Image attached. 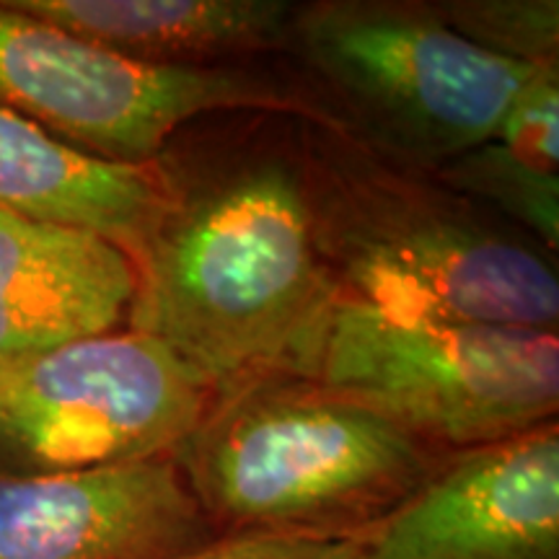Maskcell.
I'll return each instance as SVG.
<instances>
[{"mask_svg":"<svg viewBox=\"0 0 559 559\" xmlns=\"http://www.w3.org/2000/svg\"><path fill=\"white\" fill-rule=\"evenodd\" d=\"M436 177L466 198L498 210L502 218L519 223L544 247L557 249L559 241V169L528 158L489 138L477 148L440 166Z\"/></svg>","mask_w":559,"mask_h":559,"instance_id":"13","label":"cell"},{"mask_svg":"<svg viewBox=\"0 0 559 559\" xmlns=\"http://www.w3.org/2000/svg\"><path fill=\"white\" fill-rule=\"evenodd\" d=\"M443 456L379 412L275 373L215 396L171 461L215 536L362 539Z\"/></svg>","mask_w":559,"mask_h":559,"instance_id":"3","label":"cell"},{"mask_svg":"<svg viewBox=\"0 0 559 559\" xmlns=\"http://www.w3.org/2000/svg\"><path fill=\"white\" fill-rule=\"evenodd\" d=\"M215 402L169 347L107 332L0 362V469L81 472L171 459Z\"/></svg>","mask_w":559,"mask_h":559,"instance_id":"7","label":"cell"},{"mask_svg":"<svg viewBox=\"0 0 559 559\" xmlns=\"http://www.w3.org/2000/svg\"><path fill=\"white\" fill-rule=\"evenodd\" d=\"M362 539L230 534L169 559H360Z\"/></svg>","mask_w":559,"mask_h":559,"instance_id":"15","label":"cell"},{"mask_svg":"<svg viewBox=\"0 0 559 559\" xmlns=\"http://www.w3.org/2000/svg\"><path fill=\"white\" fill-rule=\"evenodd\" d=\"M360 559H559V428L451 451Z\"/></svg>","mask_w":559,"mask_h":559,"instance_id":"8","label":"cell"},{"mask_svg":"<svg viewBox=\"0 0 559 559\" xmlns=\"http://www.w3.org/2000/svg\"><path fill=\"white\" fill-rule=\"evenodd\" d=\"M215 539L171 459L0 469V559H169Z\"/></svg>","mask_w":559,"mask_h":559,"instance_id":"9","label":"cell"},{"mask_svg":"<svg viewBox=\"0 0 559 559\" xmlns=\"http://www.w3.org/2000/svg\"><path fill=\"white\" fill-rule=\"evenodd\" d=\"M298 160L337 298L400 317L557 332L555 262L479 202L373 151L330 109L300 120Z\"/></svg>","mask_w":559,"mask_h":559,"instance_id":"2","label":"cell"},{"mask_svg":"<svg viewBox=\"0 0 559 559\" xmlns=\"http://www.w3.org/2000/svg\"><path fill=\"white\" fill-rule=\"evenodd\" d=\"M164 202L158 158L132 166L86 156L24 117L0 109L3 213L91 230L135 260Z\"/></svg>","mask_w":559,"mask_h":559,"instance_id":"11","label":"cell"},{"mask_svg":"<svg viewBox=\"0 0 559 559\" xmlns=\"http://www.w3.org/2000/svg\"><path fill=\"white\" fill-rule=\"evenodd\" d=\"M290 376L379 412L451 453L555 423L559 337L400 317L334 298Z\"/></svg>","mask_w":559,"mask_h":559,"instance_id":"4","label":"cell"},{"mask_svg":"<svg viewBox=\"0 0 559 559\" xmlns=\"http://www.w3.org/2000/svg\"><path fill=\"white\" fill-rule=\"evenodd\" d=\"M285 50L340 102V122L383 156L438 171L487 143L542 66L464 39L432 3L300 5Z\"/></svg>","mask_w":559,"mask_h":559,"instance_id":"5","label":"cell"},{"mask_svg":"<svg viewBox=\"0 0 559 559\" xmlns=\"http://www.w3.org/2000/svg\"><path fill=\"white\" fill-rule=\"evenodd\" d=\"M124 249L0 210V362L117 332L135 300Z\"/></svg>","mask_w":559,"mask_h":559,"instance_id":"10","label":"cell"},{"mask_svg":"<svg viewBox=\"0 0 559 559\" xmlns=\"http://www.w3.org/2000/svg\"><path fill=\"white\" fill-rule=\"evenodd\" d=\"M0 109L111 164H153L210 111H324L296 88L243 68L145 66L0 0Z\"/></svg>","mask_w":559,"mask_h":559,"instance_id":"6","label":"cell"},{"mask_svg":"<svg viewBox=\"0 0 559 559\" xmlns=\"http://www.w3.org/2000/svg\"><path fill=\"white\" fill-rule=\"evenodd\" d=\"M122 58L160 68L285 50L296 16L288 0H5Z\"/></svg>","mask_w":559,"mask_h":559,"instance_id":"12","label":"cell"},{"mask_svg":"<svg viewBox=\"0 0 559 559\" xmlns=\"http://www.w3.org/2000/svg\"><path fill=\"white\" fill-rule=\"evenodd\" d=\"M158 166L166 202L132 260L130 330L169 347L213 396L290 373L337 298L298 156Z\"/></svg>","mask_w":559,"mask_h":559,"instance_id":"1","label":"cell"},{"mask_svg":"<svg viewBox=\"0 0 559 559\" xmlns=\"http://www.w3.org/2000/svg\"><path fill=\"white\" fill-rule=\"evenodd\" d=\"M436 9L481 50L526 66H557V0H445Z\"/></svg>","mask_w":559,"mask_h":559,"instance_id":"14","label":"cell"}]
</instances>
